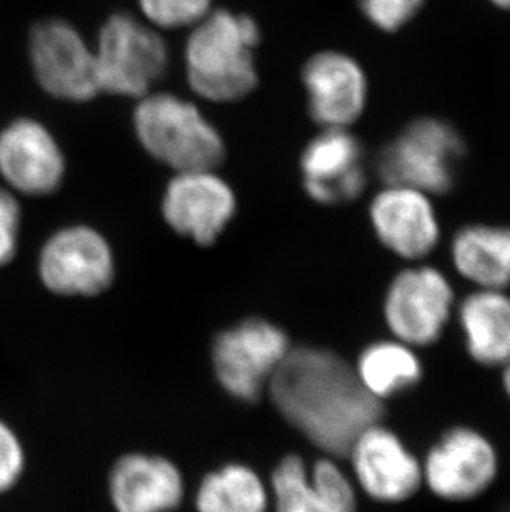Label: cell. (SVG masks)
Returning <instances> with one entry per match:
<instances>
[{"label": "cell", "mask_w": 510, "mask_h": 512, "mask_svg": "<svg viewBox=\"0 0 510 512\" xmlns=\"http://www.w3.org/2000/svg\"><path fill=\"white\" fill-rule=\"evenodd\" d=\"M269 392L284 420L333 458H345L361 431L385 415V405L361 387L353 365L328 348H290Z\"/></svg>", "instance_id": "1"}, {"label": "cell", "mask_w": 510, "mask_h": 512, "mask_svg": "<svg viewBox=\"0 0 510 512\" xmlns=\"http://www.w3.org/2000/svg\"><path fill=\"white\" fill-rule=\"evenodd\" d=\"M264 34L254 15L214 7L188 30L184 77L194 97L207 103L242 102L259 88L257 50Z\"/></svg>", "instance_id": "2"}, {"label": "cell", "mask_w": 510, "mask_h": 512, "mask_svg": "<svg viewBox=\"0 0 510 512\" xmlns=\"http://www.w3.org/2000/svg\"><path fill=\"white\" fill-rule=\"evenodd\" d=\"M131 126L141 150L173 173L219 170L226 161L221 130L198 103L178 93L156 88L136 100Z\"/></svg>", "instance_id": "3"}, {"label": "cell", "mask_w": 510, "mask_h": 512, "mask_svg": "<svg viewBox=\"0 0 510 512\" xmlns=\"http://www.w3.org/2000/svg\"><path fill=\"white\" fill-rule=\"evenodd\" d=\"M466 155V140L451 121L418 116L381 146L375 171L381 184H401L439 198L456 188Z\"/></svg>", "instance_id": "4"}, {"label": "cell", "mask_w": 510, "mask_h": 512, "mask_svg": "<svg viewBox=\"0 0 510 512\" xmlns=\"http://www.w3.org/2000/svg\"><path fill=\"white\" fill-rule=\"evenodd\" d=\"M93 50L102 95L133 102L156 90L171 65L164 32L128 10L103 20Z\"/></svg>", "instance_id": "5"}, {"label": "cell", "mask_w": 510, "mask_h": 512, "mask_svg": "<svg viewBox=\"0 0 510 512\" xmlns=\"http://www.w3.org/2000/svg\"><path fill=\"white\" fill-rule=\"evenodd\" d=\"M458 299L448 272L428 262H414L401 267L386 285L381 317L393 339L421 352L444 339Z\"/></svg>", "instance_id": "6"}, {"label": "cell", "mask_w": 510, "mask_h": 512, "mask_svg": "<svg viewBox=\"0 0 510 512\" xmlns=\"http://www.w3.org/2000/svg\"><path fill=\"white\" fill-rule=\"evenodd\" d=\"M30 72L53 100L88 103L102 97L93 44L77 25L63 17H44L27 35Z\"/></svg>", "instance_id": "7"}, {"label": "cell", "mask_w": 510, "mask_h": 512, "mask_svg": "<svg viewBox=\"0 0 510 512\" xmlns=\"http://www.w3.org/2000/svg\"><path fill=\"white\" fill-rule=\"evenodd\" d=\"M423 488L444 503L482 498L501 476V453L486 431L453 425L439 433L421 458Z\"/></svg>", "instance_id": "8"}, {"label": "cell", "mask_w": 510, "mask_h": 512, "mask_svg": "<svg viewBox=\"0 0 510 512\" xmlns=\"http://www.w3.org/2000/svg\"><path fill=\"white\" fill-rule=\"evenodd\" d=\"M345 458L355 486L376 503H408L423 489L421 456L383 420L361 431Z\"/></svg>", "instance_id": "9"}, {"label": "cell", "mask_w": 510, "mask_h": 512, "mask_svg": "<svg viewBox=\"0 0 510 512\" xmlns=\"http://www.w3.org/2000/svg\"><path fill=\"white\" fill-rule=\"evenodd\" d=\"M289 337L267 320L249 319L217 335L212 362L227 393L242 401H257L290 352Z\"/></svg>", "instance_id": "10"}, {"label": "cell", "mask_w": 510, "mask_h": 512, "mask_svg": "<svg viewBox=\"0 0 510 512\" xmlns=\"http://www.w3.org/2000/svg\"><path fill=\"white\" fill-rule=\"evenodd\" d=\"M67 153L50 126L34 116H17L0 128V179L25 198H47L62 188Z\"/></svg>", "instance_id": "11"}, {"label": "cell", "mask_w": 510, "mask_h": 512, "mask_svg": "<svg viewBox=\"0 0 510 512\" xmlns=\"http://www.w3.org/2000/svg\"><path fill=\"white\" fill-rule=\"evenodd\" d=\"M434 199L409 186L383 184L368 203V223L376 241L406 264L428 261L443 239Z\"/></svg>", "instance_id": "12"}, {"label": "cell", "mask_w": 510, "mask_h": 512, "mask_svg": "<svg viewBox=\"0 0 510 512\" xmlns=\"http://www.w3.org/2000/svg\"><path fill=\"white\" fill-rule=\"evenodd\" d=\"M300 83L307 112L317 128L352 130L370 103V78L363 63L345 50L322 49L305 58Z\"/></svg>", "instance_id": "13"}, {"label": "cell", "mask_w": 510, "mask_h": 512, "mask_svg": "<svg viewBox=\"0 0 510 512\" xmlns=\"http://www.w3.org/2000/svg\"><path fill=\"white\" fill-rule=\"evenodd\" d=\"M39 276L53 294H102L115 279L110 242L88 224L60 228L40 249Z\"/></svg>", "instance_id": "14"}, {"label": "cell", "mask_w": 510, "mask_h": 512, "mask_svg": "<svg viewBox=\"0 0 510 512\" xmlns=\"http://www.w3.org/2000/svg\"><path fill=\"white\" fill-rule=\"evenodd\" d=\"M300 183L320 206L357 201L368 186L365 146L348 128H318L299 155Z\"/></svg>", "instance_id": "15"}, {"label": "cell", "mask_w": 510, "mask_h": 512, "mask_svg": "<svg viewBox=\"0 0 510 512\" xmlns=\"http://www.w3.org/2000/svg\"><path fill=\"white\" fill-rule=\"evenodd\" d=\"M236 213V191L219 170L179 171L164 186V223L198 246L216 244Z\"/></svg>", "instance_id": "16"}, {"label": "cell", "mask_w": 510, "mask_h": 512, "mask_svg": "<svg viewBox=\"0 0 510 512\" xmlns=\"http://www.w3.org/2000/svg\"><path fill=\"white\" fill-rule=\"evenodd\" d=\"M275 512H358V488L333 459L308 468L297 455L285 456L272 473Z\"/></svg>", "instance_id": "17"}, {"label": "cell", "mask_w": 510, "mask_h": 512, "mask_svg": "<svg viewBox=\"0 0 510 512\" xmlns=\"http://www.w3.org/2000/svg\"><path fill=\"white\" fill-rule=\"evenodd\" d=\"M183 496V476L169 459L133 453L111 469L110 498L116 512H169Z\"/></svg>", "instance_id": "18"}, {"label": "cell", "mask_w": 510, "mask_h": 512, "mask_svg": "<svg viewBox=\"0 0 510 512\" xmlns=\"http://www.w3.org/2000/svg\"><path fill=\"white\" fill-rule=\"evenodd\" d=\"M454 320L467 357L482 368L504 367L510 360V292L471 289L458 299Z\"/></svg>", "instance_id": "19"}, {"label": "cell", "mask_w": 510, "mask_h": 512, "mask_svg": "<svg viewBox=\"0 0 510 512\" xmlns=\"http://www.w3.org/2000/svg\"><path fill=\"white\" fill-rule=\"evenodd\" d=\"M449 262L471 289H510V226L467 223L449 241Z\"/></svg>", "instance_id": "20"}, {"label": "cell", "mask_w": 510, "mask_h": 512, "mask_svg": "<svg viewBox=\"0 0 510 512\" xmlns=\"http://www.w3.org/2000/svg\"><path fill=\"white\" fill-rule=\"evenodd\" d=\"M361 387L375 400L385 401L411 392L423 382L424 362L418 348L400 340L368 343L353 365Z\"/></svg>", "instance_id": "21"}, {"label": "cell", "mask_w": 510, "mask_h": 512, "mask_svg": "<svg viewBox=\"0 0 510 512\" xmlns=\"http://www.w3.org/2000/svg\"><path fill=\"white\" fill-rule=\"evenodd\" d=\"M269 494L254 469L226 464L203 479L196 494L198 512H267Z\"/></svg>", "instance_id": "22"}, {"label": "cell", "mask_w": 510, "mask_h": 512, "mask_svg": "<svg viewBox=\"0 0 510 512\" xmlns=\"http://www.w3.org/2000/svg\"><path fill=\"white\" fill-rule=\"evenodd\" d=\"M138 12L148 24L161 32L189 30L201 22L216 0H136Z\"/></svg>", "instance_id": "23"}, {"label": "cell", "mask_w": 510, "mask_h": 512, "mask_svg": "<svg viewBox=\"0 0 510 512\" xmlns=\"http://www.w3.org/2000/svg\"><path fill=\"white\" fill-rule=\"evenodd\" d=\"M361 17L381 34H398L418 19L426 0H357Z\"/></svg>", "instance_id": "24"}, {"label": "cell", "mask_w": 510, "mask_h": 512, "mask_svg": "<svg viewBox=\"0 0 510 512\" xmlns=\"http://www.w3.org/2000/svg\"><path fill=\"white\" fill-rule=\"evenodd\" d=\"M22 204L17 194L0 186V267L14 261L19 251Z\"/></svg>", "instance_id": "25"}, {"label": "cell", "mask_w": 510, "mask_h": 512, "mask_svg": "<svg viewBox=\"0 0 510 512\" xmlns=\"http://www.w3.org/2000/svg\"><path fill=\"white\" fill-rule=\"evenodd\" d=\"M24 469V446L17 433L4 420H0V494L15 488Z\"/></svg>", "instance_id": "26"}, {"label": "cell", "mask_w": 510, "mask_h": 512, "mask_svg": "<svg viewBox=\"0 0 510 512\" xmlns=\"http://www.w3.org/2000/svg\"><path fill=\"white\" fill-rule=\"evenodd\" d=\"M499 372H501L502 392L506 395L507 401H509L510 405V360L506 365H504V367L499 368Z\"/></svg>", "instance_id": "27"}, {"label": "cell", "mask_w": 510, "mask_h": 512, "mask_svg": "<svg viewBox=\"0 0 510 512\" xmlns=\"http://www.w3.org/2000/svg\"><path fill=\"white\" fill-rule=\"evenodd\" d=\"M494 9L510 12V0H487Z\"/></svg>", "instance_id": "28"}, {"label": "cell", "mask_w": 510, "mask_h": 512, "mask_svg": "<svg viewBox=\"0 0 510 512\" xmlns=\"http://www.w3.org/2000/svg\"><path fill=\"white\" fill-rule=\"evenodd\" d=\"M504 512H510V506L507 509H504Z\"/></svg>", "instance_id": "29"}]
</instances>
